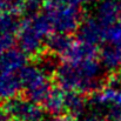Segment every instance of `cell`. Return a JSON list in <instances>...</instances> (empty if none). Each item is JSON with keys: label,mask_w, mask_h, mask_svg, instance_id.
I'll return each mask as SVG.
<instances>
[{"label": "cell", "mask_w": 121, "mask_h": 121, "mask_svg": "<svg viewBox=\"0 0 121 121\" xmlns=\"http://www.w3.org/2000/svg\"><path fill=\"white\" fill-rule=\"evenodd\" d=\"M102 65L99 59H92L79 64L62 62L54 71L59 87L66 92L81 95L94 94L102 85Z\"/></svg>", "instance_id": "6da1fadb"}, {"label": "cell", "mask_w": 121, "mask_h": 121, "mask_svg": "<svg viewBox=\"0 0 121 121\" xmlns=\"http://www.w3.org/2000/svg\"><path fill=\"white\" fill-rule=\"evenodd\" d=\"M52 27L43 14H31L25 17L19 25L17 41L19 49L27 56L39 55L51 37Z\"/></svg>", "instance_id": "7a4b0ae2"}, {"label": "cell", "mask_w": 121, "mask_h": 121, "mask_svg": "<svg viewBox=\"0 0 121 121\" xmlns=\"http://www.w3.org/2000/svg\"><path fill=\"white\" fill-rule=\"evenodd\" d=\"M42 14L52 30L56 33L69 34L79 31L82 19L81 8L67 5L61 0H47L43 4Z\"/></svg>", "instance_id": "3957f363"}, {"label": "cell", "mask_w": 121, "mask_h": 121, "mask_svg": "<svg viewBox=\"0 0 121 121\" xmlns=\"http://www.w3.org/2000/svg\"><path fill=\"white\" fill-rule=\"evenodd\" d=\"M20 75L26 96L37 104H42L52 91L49 73L40 65H27Z\"/></svg>", "instance_id": "277c9868"}, {"label": "cell", "mask_w": 121, "mask_h": 121, "mask_svg": "<svg viewBox=\"0 0 121 121\" xmlns=\"http://www.w3.org/2000/svg\"><path fill=\"white\" fill-rule=\"evenodd\" d=\"M4 109L13 121H42V109L39 104L28 98L17 96L11 99L5 104Z\"/></svg>", "instance_id": "5b68a950"}, {"label": "cell", "mask_w": 121, "mask_h": 121, "mask_svg": "<svg viewBox=\"0 0 121 121\" xmlns=\"http://www.w3.org/2000/svg\"><path fill=\"white\" fill-rule=\"evenodd\" d=\"M92 104L98 107H106L108 109L121 107V85L115 77L92 94Z\"/></svg>", "instance_id": "8992f818"}, {"label": "cell", "mask_w": 121, "mask_h": 121, "mask_svg": "<svg viewBox=\"0 0 121 121\" xmlns=\"http://www.w3.org/2000/svg\"><path fill=\"white\" fill-rule=\"evenodd\" d=\"M98 47L94 45H89L87 42H83L78 39V41H74L71 48L67 51V53L62 56L64 62L67 64H79L87 60L98 59Z\"/></svg>", "instance_id": "52a82bcc"}, {"label": "cell", "mask_w": 121, "mask_h": 121, "mask_svg": "<svg viewBox=\"0 0 121 121\" xmlns=\"http://www.w3.org/2000/svg\"><path fill=\"white\" fill-rule=\"evenodd\" d=\"M120 1L119 0H102L96 6L95 19L105 30L119 21Z\"/></svg>", "instance_id": "ba28073f"}, {"label": "cell", "mask_w": 121, "mask_h": 121, "mask_svg": "<svg viewBox=\"0 0 121 121\" xmlns=\"http://www.w3.org/2000/svg\"><path fill=\"white\" fill-rule=\"evenodd\" d=\"M27 66V55L17 48L0 54V73H20Z\"/></svg>", "instance_id": "9c48e42d"}, {"label": "cell", "mask_w": 121, "mask_h": 121, "mask_svg": "<svg viewBox=\"0 0 121 121\" xmlns=\"http://www.w3.org/2000/svg\"><path fill=\"white\" fill-rule=\"evenodd\" d=\"M24 91L20 73H0V98L11 100Z\"/></svg>", "instance_id": "30bf717a"}, {"label": "cell", "mask_w": 121, "mask_h": 121, "mask_svg": "<svg viewBox=\"0 0 121 121\" xmlns=\"http://www.w3.org/2000/svg\"><path fill=\"white\" fill-rule=\"evenodd\" d=\"M78 34L79 40L89 45L98 46V43L104 41V28L95 18H88L83 20L78 31Z\"/></svg>", "instance_id": "8fae6325"}, {"label": "cell", "mask_w": 121, "mask_h": 121, "mask_svg": "<svg viewBox=\"0 0 121 121\" xmlns=\"http://www.w3.org/2000/svg\"><path fill=\"white\" fill-rule=\"evenodd\" d=\"M66 91L62 88H52L45 101L41 104L43 109L52 117H60L66 113Z\"/></svg>", "instance_id": "7c38bea8"}, {"label": "cell", "mask_w": 121, "mask_h": 121, "mask_svg": "<svg viewBox=\"0 0 121 121\" xmlns=\"http://www.w3.org/2000/svg\"><path fill=\"white\" fill-rule=\"evenodd\" d=\"M99 60L102 67L109 72L121 69V45H107L99 54Z\"/></svg>", "instance_id": "4fadbf2b"}, {"label": "cell", "mask_w": 121, "mask_h": 121, "mask_svg": "<svg viewBox=\"0 0 121 121\" xmlns=\"http://www.w3.org/2000/svg\"><path fill=\"white\" fill-rule=\"evenodd\" d=\"M73 39L69 34L65 33H54L51 34L48 40L46 42V47L48 48L49 53L52 55H60L61 58L67 53V51L73 45Z\"/></svg>", "instance_id": "5bb4252c"}, {"label": "cell", "mask_w": 121, "mask_h": 121, "mask_svg": "<svg viewBox=\"0 0 121 121\" xmlns=\"http://www.w3.org/2000/svg\"><path fill=\"white\" fill-rule=\"evenodd\" d=\"M86 100L83 95L67 92L66 93V113L72 119H78L86 111Z\"/></svg>", "instance_id": "9a60e30c"}, {"label": "cell", "mask_w": 121, "mask_h": 121, "mask_svg": "<svg viewBox=\"0 0 121 121\" xmlns=\"http://www.w3.org/2000/svg\"><path fill=\"white\" fill-rule=\"evenodd\" d=\"M104 41H106L107 45H121V24L119 21L104 30Z\"/></svg>", "instance_id": "2e32d148"}, {"label": "cell", "mask_w": 121, "mask_h": 121, "mask_svg": "<svg viewBox=\"0 0 121 121\" xmlns=\"http://www.w3.org/2000/svg\"><path fill=\"white\" fill-rule=\"evenodd\" d=\"M61 1L65 2V4H67V5H71V6L81 8V7L86 6L87 4H89L91 0H61Z\"/></svg>", "instance_id": "e0dca14e"}, {"label": "cell", "mask_w": 121, "mask_h": 121, "mask_svg": "<svg viewBox=\"0 0 121 121\" xmlns=\"http://www.w3.org/2000/svg\"><path fill=\"white\" fill-rule=\"evenodd\" d=\"M82 121H108L107 118H104L99 114H89L87 115Z\"/></svg>", "instance_id": "ac0fdd59"}, {"label": "cell", "mask_w": 121, "mask_h": 121, "mask_svg": "<svg viewBox=\"0 0 121 121\" xmlns=\"http://www.w3.org/2000/svg\"><path fill=\"white\" fill-rule=\"evenodd\" d=\"M25 2H26V5H27V8L28 9H33V8H35L38 5H40L41 2H46L47 0H24Z\"/></svg>", "instance_id": "d6986e66"}, {"label": "cell", "mask_w": 121, "mask_h": 121, "mask_svg": "<svg viewBox=\"0 0 121 121\" xmlns=\"http://www.w3.org/2000/svg\"><path fill=\"white\" fill-rule=\"evenodd\" d=\"M42 121H74V119H72V118H67V117H51V118H48V119H46V120H42Z\"/></svg>", "instance_id": "ffe728a7"}, {"label": "cell", "mask_w": 121, "mask_h": 121, "mask_svg": "<svg viewBox=\"0 0 121 121\" xmlns=\"http://www.w3.org/2000/svg\"><path fill=\"white\" fill-rule=\"evenodd\" d=\"M0 121H13L5 109H0Z\"/></svg>", "instance_id": "44dd1931"}, {"label": "cell", "mask_w": 121, "mask_h": 121, "mask_svg": "<svg viewBox=\"0 0 121 121\" xmlns=\"http://www.w3.org/2000/svg\"><path fill=\"white\" fill-rule=\"evenodd\" d=\"M6 11H7V4H6V1L5 0H0V17L4 13H6Z\"/></svg>", "instance_id": "7402d4cb"}, {"label": "cell", "mask_w": 121, "mask_h": 121, "mask_svg": "<svg viewBox=\"0 0 121 121\" xmlns=\"http://www.w3.org/2000/svg\"><path fill=\"white\" fill-rule=\"evenodd\" d=\"M115 78H117V80L119 81V82H120V85H121V69L119 71V73H118V75H117Z\"/></svg>", "instance_id": "603a6c76"}, {"label": "cell", "mask_w": 121, "mask_h": 121, "mask_svg": "<svg viewBox=\"0 0 121 121\" xmlns=\"http://www.w3.org/2000/svg\"><path fill=\"white\" fill-rule=\"evenodd\" d=\"M119 22L121 24V1H120V15H119Z\"/></svg>", "instance_id": "cb8c5ba5"}, {"label": "cell", "mask_w": 121, "mask_h": 121, "mask_svg": "<svg viewBox=\"0 0 121 121\" xmlns=\"http://www.w3.org/2000/svg\"><path fill=\"white\" fill-rule=\"evenodd\" d=\"M0 99H1V98H0Z\"/></svg>", "instance_id": "d4e9b609"}]
</instances>
